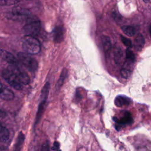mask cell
Returning a JSON list of instances; mask_svg holds the SVG:
<instances>
[{
  "label": "cell",
  "mask_w": 151,
  "mask_h": 151,
  "mask_svg": "<svg viewBox=\"0 0 151 151\" xmlns=\"http://www.w3.org/2000/svg\"><path fill=\"white\" fill-rule=\"evenodd\" d=\"M22 47L28 54H35L41 50L40 41L35 37L26 35L22 40Z\"/></svg>",
  "instance_id": "1"
},
{
  "label": "cell",
  "mask_w": 151,
  "mask_h": 151,
  "mask_svg": "<svg viewBox=\"0 0 151 151\" xmlns=\"http://www.w3.org/2000/svg\"><path fill=\"white\" fill-rule=\"evenodd\" d=\"M41 24L40 19L35 16H29L26 20L23 27L26 35L35 37L40 32Z\"/></svg>",
  "instance_id": "2"
},
{
  "label": "cell",
  "mask_w": 151,
  "mask_h": 151,
  "mask_svg": "<svg viewBox=\"0 0 151 151\" xmlns=\"http://www.w3.org/2000/svg\"><path fill=\"white\" fill-rule=\"evenodd\" d=\"M29 16V11L21 6H16L12 8L6 14V17L8 19L15 21L26 20Z\"/></svg>",
  "instance_id": "3"
},
{
  "label": "cell",
  "mask_w": 151,
  "mask_h": 151,
  "mask_svg": "<svg viewBox=\"0 0 151 151\" xmlns=\"http://www.w3.org/2000/svg\"><path fill=\"white\" fill-rule=\"evenodd\" d=\"M17 57L21 64L29 71L34 72L37 70L38 63L37 61L29 54L25 52H20L18 53Z\"/></svg>",
  "instance_id": "4"
},
{
  "label": "cell",
  "mask_w": 151,
  "mask_h": 151,
  "mask_svg": "<svg viewBox=\"0 0 151 151\" xmlns=\"http://www.w3.org/2000/svg\"><path fill=\"white\" fill-rule=\"evenodd\" d=\"M2 76L4 79L13 88L16 90H21L22 88V84L19 81L17 77L8 68L4 69L2 72Z\"/></svg>",
  "instance_id": "5"
},
{
  "label": "cell",
  "mask_w": 151,
  "mask_h": 151,
  "mask_svg": "<svg viewBox=\"0 0 151 151\" xmlns=\"http://www.w3.org/2000/svg\"><path fill=\"white\" fill-rule=\"evenodd\" d=\"M113 120L116 123L115 128L118 131L120 130L121 127L127 125H130L133 122V119L131 113L127 110L123 111L120 119L113 117Z\"/></svg>",
  "instance_id": "6"
},
{
  "label": "cell",
  "mask_w": 151,
  "mask_h": 151,
  "mask_svg": "<svg viewBox=\"0 0 151 151\" xmlns=\"http://www.w3.org/2000/svg\"><path fill=\"white\" fill-rule=\"evenodd\" d=\"M8 69L11 71L18 78L22 85H27L29 82V78L27 74L22 70L18 65H9Z\"/></svg>",
  "instance_id": "7"
},
{
  "label": "cell",
  "mask_w": 151,
  "mask_h": 151,
  "mask_svg": "<svg viewBox=\"0 0 151 151\" xmlns=\"http://www.w3.org/2000/svg\"><path fill=\"white\" fill-rule=\"evenodd\" d=\"M0 97L5 100H11L14 97V94L6 86L0 83Z\"/></svg>",
  "instance_id": "8"
},
{
  "label": "cell",
  "mask_w": 151,
  "mask_h": 151,
  "mask_svg": "<svg viewBox=\"0 0 151 151\" xmlns=\"http://www.w3.org/2000/svg\"><path fill=\"white\" fill-rule=\"evenodd\" d=\"M65 29L62 26H57L53 31V38L56 43L61 42L64 38Z\"/></svg>",
  "instance_id": "9"
},
{
  "label": "cell",
  "mask_w": 151,
  "mask_h": 151,
  "mask_svg": "<svg viewBox=\"0 0 151 151\" xmlns=\"http://www.w3.org/2000/svg\"><path fill=\"white\" fill-rule=\"evenodd\" d=\"M1 57L10 65H18V62L15 57L9 52L5 50H0Z\"/></svg>",
  "instance_id": "10"
},
{
  "label": "cell",
  "mask_w": 151,
  "mask_h": 151,
  "mask_svg": "<svg viewBox=\"0 0 151 151\" xmlns=\"http://www.w3.org/2000/svg\"><path fill=\"white\" fill-rule=\"evenodd\" d=\"M132 100L130 98L123 96H118L115 98L114 100L115 105L119 107L128 106L130 104Z\"/></svg>",
  "instance_id": "11"
},
{
  "label": "cell",
  "mask_w": 151,
  "mask_h": 151,
  "mask_svg": "<svg viewBox=\"0 0 151 151\" xmlns=\"http://www.w3.org/2000/svg\"><path fill=\"white\" fill-rule=\"evenodd\" d=\"M101 42L104 49V51L106 57L110 55L111 49V44L110 38L107 36H103L101 37Z\"/></svg>",
  "instance_id": "12"
},
{
  "label": "cell",
  "mask_w": 151,
  "mask_h": 151,
  "mask_svg": "<svg viewBox=\"0 0 151 151\" xmlns=\"http://www.w3.org/2000/svg\"><path fill=\"white\" fill-rule=\"evenodd\" d=\"M145 38L142 34H138L134 41V49L137 51H141L145 45Z\"/></svg>",
  "instance_id": "13"
},
{
  "label": "cell",
  "mask_w": 151,
  "mask_h": 151,
  "mask_svg": "<svg viewBox=\"0 0 151 151\" xmlns=\"http://www.w3.org/2000/svg\"><path fill=\"white\" fill-rule=\"evenodd\" d=\"M124 58V54L122 50L117 47L114 50V60L116 64L120 65L122 63Z\"/></svg>",
  "instance_id": "14"
},
{
  "label": "cell",
  "mask_w": 151,
  "mask_h": 151,
  "mask_svg": "<svg viewBox=\"0 0 151 151\" xmlns=\"http://www.w3.org/2000/svg\"><path fill=\"white\" fill-rule=\"evenodd\" d=\"M24 140H25V135L22 132H20L18 134V136L16 140V142L14 145L13 151H20L22 147Z\"/></svg>",
  "instance_id": "15"
},
{
  "label": "cell",
  "mask_w": 151,
  "mask_h": 151,
  "mask_svg": "<svg viewBox=\"0 0 151 151\" xmlns=\"http://www.w3.org/2000/svg\"><path fill=\"white\" fill-rule=\"evenodd\" d=\"M46 101L47 100H41V101L39 104L38 108V111L36 116V119H35V124H37L40 120L41 118L42 115L43 114V113L45 110V107H46Z\"/></svg>",
  "instance_id": "16"
},
{
  "label": "cell",
  "mask_w": 151,
  "mask_h": 151,
  "mask_svg": "<svg viewBox=\"0 0 151 151\" xmlns=\"http://www.w3.org/2000/svg\"><path fill=\"white\" fill-rule=\"evenodd\" d=\"M9 136V131L6 128L0 124V142H6Z\"/></svg>",
  "instance_id": "17"
},
{
  "label": "cell",
  "mask_w": 151,
  "mask_h": 151,
  "mask_svg": "<svg viewBox=\"0 0 151 151\" xmlns=\"http://www.w3.org/2000/svg\"><path fill=\"white\" fill-rule=\"evenodd\" d=\"M122 29L123 32L127 36L129 37H132L136 33V29L135 28L130 26V25H124L122 27Z\"/></svg>",
  "instance_id": "18"
},
{
  "label": "cell",
  "mask_w": 151,
  "mask_h": 151,
  "mask_svg": "<svg viewBox=\"0 0 151 151\" xmlns=\"http://www.w3.org/2000/svg\"><path fill=\"white\" fill-rule=\"evenodd\" d=\"M126 63L128 64H133L136 60V56L133 52L130 50V49L127 48L126 50Z\"/></svg>",
  "instance_id": "19"
},
{
  "label": "cell",
  "mask_w": 151,
  "mask_h": 151,
  "mask_svg": "<svg viewBox=\"0 0 151 151\" xmlns=\"http://www.w3.org/2000/svg\"><path fill=\"white\" fill-rule=\"evenodd\" d=\"M67 73H68L67 70L66 68H63V70H62V71L60 74L59 79H58V80L57 81V86L58 88H60L63 86L65 78L67 77V74H68Z\"/></svg>",
  "instance_id": "20"
},
{
  "label": "cell",
  "mask_w": 151,
  "mask_h": 151,
  "mask_svg": "<svg viewBox=\"0 0 151 151\" xmlns=\"http://www.w3.org/2000/svg\"><path fill=\"white\" fill-rule=\"evenodd\" d=\"M50 83L48 82H47L45 85L44 86L43 88H42L41 93V100H47L48 95L49 93L50 90Z\"/></svg>",
  "instance_id": "21"
},
{
  "label": "cell",
  "mask_w": 151,
  "mask_h": 151,
  "mask_svg": "<svg viewBox=\"0 0 151 151\" xmlns=\"http://www.w3.org/2000/svg\"><path fill=\"white\" fill-rule=\"evenodd\" d=\"M21 0H0V5H12L19 2Z\"/></svg>",
  "instance_id": "22"
},
{
  "label": "cell",
  "mask_w": 151,
  "mask_h": 151,
  "mask_svg": "<svg viewBox=\"0 0 151 151\" xmlns=\"http://www.w3.org/2000/svg\"><path fill=\"white\" fill-rule=\"evenodd\" d=\"M120 38H121V41H122V42H123V44L124 45H125L126 46H127L129 48H131L132 47V41L129 38H128L127 37H125L123 35H121Z\"/></svg>",
  "instance_id": "23"
},
{
  "label": "cell",
  "mask_w": 151,
  "mask_h": 151,
  "mask_svg": "<svg viewBox=\"0 0 151 151\" xmlns=\"http://www.w3.org/2000/svg\"><path fill=\"white\" fill-rule=\"evenodd\" d=\"M120 74L122 77L124 78H127L130 75V71L126 68H123L120 70Z\"/></svg>",
  "instance_id": "24"
},
{
  "label": "cell",
  "mask_w": 151,
  "mask_h": 151,
  "mask_svg": "<svg viewBox=\"0 0 151 151\" xmlns=\"http://www.w3.org/2000/svg\"><path fill=\"white\" fill-rule=\"evenodd\" d=\"M41 151H50L48 142H45L42 144L41 148Z\"/></svg>",
  "instance_id": "25"
},
{
  "label": "cell",
  "mask_w": 151,
  "mask_h": 151,
  "mask_svg": "<svg viewBox=\"0 0 151 151\" xmlns=\"http://www.w3.org/2000/svg\"><path fill=\"white\" fill-rule=\"evenodd\" d=\"M59 147H60V144L58 142H55L53 144V146H52V150H57L59 149Z\"/></svg>",
  "instance_id": "26"
},
{
  "label": "cell",
  "mask_w": 151,
  "mask_h": 151,
  "mask_svg": "<svg viewBox=\"0 0 151 151\" xmlns=\"http://www.w3.org/2000/svg\"><path fill=\"white\" fill-rule=\"evenodd\" d=\"M5 113L0 109V118H4L5 116Z\"/></svg>",
  "instance_id": "27"
},
{
  "label": "cell",
  "mask_w": 151,
  "mask_h": 151,
  "mask_svg": "<svg viewBox=\"0 0 151 151\" xmlns=\"http://www.w3.org/2000/svg\"><path fill=\"white\" fill-rule=\"evenodd\" d=\"M78 151H86V149L84 148H81L78 150Z\"/></svg>",
  "instance_id": "28"
},
{
  "label": "cell",
  "mask_w": 151,
  "mask_h": 151,
  "mask_svg": "<svg viewBox=\"0 0 151 151\" xmlns=\"http://www.w3.org/2000/svg\"><path fill=\"white\" fill-rule=\"evenodd\" d=\"M149 34H150V35L151 37V26L149 27Z\"/></svg>",
  "instance_id": "29"
},
{
  "label": "cell",
  "mask_w": 151,
  "mask_h": 151,
  "mask_svg": "<svg viewBox=\"0 0 151 151\" xmlns=\"http://www.w3.org/2000/svg\"><path fill=\"white\" fill-rule=\"evenodd\" d=\"M145 2H146V3H147V2H149V1L150 0H143Z\"/></svg>",
  "instance_id": "30"
},
{
  "label": "cell",
  "mask_w": 151,
  "mask_h": 151,
  "mask_svg": "<svg viewBox=\"0 0 151 151\" xmlns=\"http://www.w3.org/2000/svg\"><path fill=\"white\" fill-rule=\"evenodd\" d=\"M56 151H61V150H60V149H58V150H56Z\"/></svg>",
  "instance_id": "31"
}]
</instances>
